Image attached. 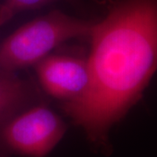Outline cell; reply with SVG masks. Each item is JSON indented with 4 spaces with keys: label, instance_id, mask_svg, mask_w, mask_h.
Wrapping results in <instances>:
<instances>
[{
    "label": "cell",
    "instance_id": "obj_1",
    "mask_svg": "<svg viewBox=\"0 0 157 157\" xmlns=\"http://www.w3.org/2000/svg\"><path fill=\"white\" fill-rule=\"evenodd\" d=\"M88 38V84L63 110L92 144L108 153L111 128L141 99L157 72V0L111 1Z\"/></svg>",
    "mask_w": 157,
    "mask_h": 157
},
{
    "label": "cell",
    "instance_id": "obj_2",
    "mask_svg": "<svg viewBox=\"0 0 157 157\" xmlns=\"http://www.w3.org/2000/svg\"><path fill=\"white\" fill-rule=\"evenodd\" d=\"M94 23L55 10L24 25L0 45V70L15 72L36 65L69 39L88 38Z\"/></svg>",
    "mask_w": 157,
    "mask_h": 157
},
{
    "label": "cell",
    "instance_id": "obj_3",
    "mask_svg": "<svg viewBox=\"0 0 157 157\" xmlns=\"http://www.w3.org/2000/svg\"><path fill=\"white\" fill-rule=\"evenodd\" d=\"M67 126L53 111L37 107L0 125V149L6 154L45 157L61 140Z\"/></svg>",
    "mask_w": 157,
    "mask_h": 157
},
{
    "label": "cell",
    "instance_id": "obj_4",
    "mask_svg": "<svg viewBox=\"0 0 157 157\" xmlns=\"http://www.w3.org/2000/svg\"><path fill=\"white\" fill-rule=\"evenodd\" d=\"M39 82L50 95L66 101L78 98L86 88L87 60L68 55H48L36 65Z\"/></svg>",
    "mask_w": 157,
    "mask_h": 157
},
{
    "label": "cell",
    "instance_id": "obj_5",
    "mask_svg": "<svg viewBox=\"0 0 157 157\" xmlns=\"http://www.w3.org/2000/svg\"><path fill=\"white\" fill-rule=\"evenodd\" d=\"M32 96L28 82L18 78L14 72L0 70V125L17 115Z\"/></svg>",
    "mask_w": 157,
    "mask_h": 157
},
{
    "label": "cell",
    "instance_id": "obj_6",
    "mask_svg": "<svg viewBox=\"0 0 157 157\" xmlns=\"http://www.w3.org/2000/svg\"><path fill=\"white\" fill-rule=\"evenodd\" d=\"M57 0H5L0 6V25L10 21L17 14L34 10Z\"/></svg>",
    "mask_w": 157,
    "mask_h": 157
}]
</instances>
